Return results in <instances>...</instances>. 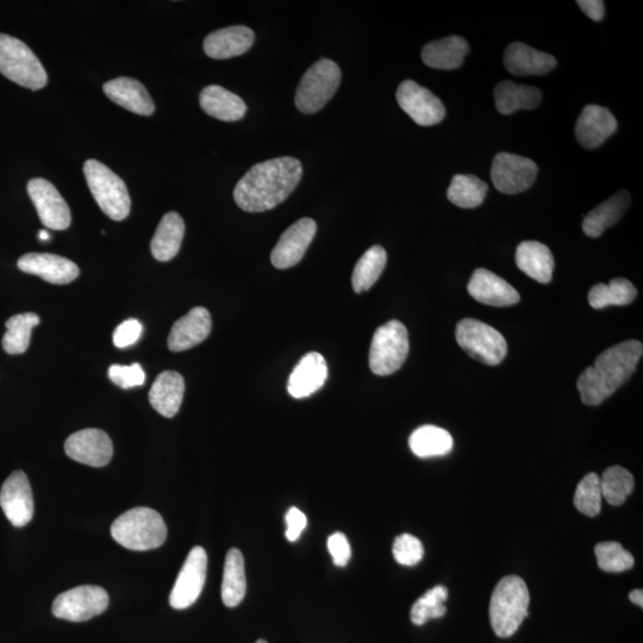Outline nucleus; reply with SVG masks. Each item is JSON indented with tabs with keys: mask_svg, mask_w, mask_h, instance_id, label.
Instances as JSON below:
<instances>
[{
	"mask_svg": "<svg viewBox=\"0 0 643 643\" xmlns=\"http://www.w3.org/2000/svg\"><path fill=\"white\" fill-rule=\"evenodd\" d=\"M40 323V317L33 312L15 315L5 323L6 333L3 337L4 351L10 355H20L28 351L31 332Z\"/></svg>",
	"mask_w": 643,
	"mask_h": 643,
	"instance_id": "nucleus-38",
	"label": "nucleus"
},
{
	"mask_svg": "<svg viewBox=\"0 0 643 643\" xmlns=\"http://www.w3.org/2000/svg\"><path fill=\"white\" fill-rule=\"evenodd\" d=\"M109 378L112 383L127 390L145 384L146 373L137 362L129 366L112 365L109 368Z\"/></svg>",
	"mask_w": 643,
	"mask_h": 643,
	"instance_id": "nucleus-44",
	"label": "nucleus"
},
{
	"mask_svg": "<svg viewBox=\"0 0 643 643\" xmlns=\"http://www.w3.org/2000/svg\"><path fill=\"white\" fill-rule=\"evenodd\" d=\"M0 73L33 91L48 83L47 72L34 52L26 43L6 34H0Z\"/></svg>",
	"mask_w": 643,
	"mask_h": 643,
	"instance_id": "nucleus-5",
	"label": "nucleus"
},
{
	"mask_svg": "<svg viewBox=\"0 0 643 643\" xmlns=\"http://www.w3.org/2000/svg\"><path fill=\"white\" fill-rule=\"evenodd\" d=\"M409 334L404 324L393 320L378 328L370 348L371 371L385 377L401 368L409 354Z\"/></svg>",
	"mask_w": 643,
	"mask_h": 643,
	"instance_id": "nucleus-8",
	"label": "nucleus"
},
{
	"mask_svg": "<svg viewBox=\"0 0 643 643\" xmlns=\"http://www.w3.org/2000/svg\"><path fill=\"white\" fill-rule=\"evenodd\" d=\"M184 393L185 382L180 373L174 371L162 372L156 378L151 392H149V402L161 416L172 418L179 412L181 403H183Z\"/></svg>",
	"mask_w": 643,
	"mask_h": 643,
	"instance_id": "nucleus-27",
	"label": "nucleus"
},
{
	"mask_svg": "<svg viewBox=\"0 0 643 643\" xmlns=\"http://www.w3.org/2000/svg\"><path fill=\"white\" fill-rule=\"evenodd\" d=\"M643 354L642 343L628 340L608 348L580 374L577 387L582 402L598 405L632 378Z\"/></svg>",
	"mask_w": 643,
	"mask_h": 643,
	"instance_id": "nucleus-2",
	"label": "nucleus"
},
{
	"mask_svg": "<svg viewBox=\"0 0 643 643\" xmlns=\"http://www.w3.org/2000/svg\"><path fill=\"white\" fill-rule=\"evenodd\" d=\"M396 97L402 110L407 112L418 126H435V124L442 122L446 116V108L440 98L415 81H403L398 86Z\"/></svg>",
	"mask_w": 643,
	"mask_h": 643,
	"instance_id": "nucleus-12",
	"label": "nucleus"
},
{
	"mask_svg": "<svg viewBox=\"0 0 643 643\" xmlns=\"http://www.w3.org/2000/svg\"><path fill=\"white\" fill-rule=\"evenodd\" d=\"M630 195L627 191L617 192L614 197L608 199L597 208L589 212L584 218L583 230L586 236L599 237L605 230L615 226L621 220L629 208Z\"/></svg>",
	"mask_w": 643,
	"mask_h": 643,
	"instance_id": "nucleus-31",
	"label": "nucleus"
},
{
	"mask_svg": "<svg viewBox=\"0 0 643 643\" xmlns=\"http://www.w3.org/2000/svg\"><path fill=\"white\" fill-rule=\"evenodd\" d=\"M616 130V118L608 109L599 105H588L578 118L576 137L580 146L595 149L607 141Z\"/></svg>",
	"mask_w": 643,
	"mask_h": 643,
	"instance_id": "nucleus-21",
	"label": "nucleus"
},
{
	"mask_svg": "<svg viewBox=\"0 0 643 643\" xmlns=\"http://www.w3.org/2000/svg\"><path fill=\"white\" fill-rule=\"evenodd\" d=\"M84 173L87 185L104 214L114 221L126 220L131 206L126 183L97 160H87Z\"/></svg>",
	"mask_w": 643,
	"mask_h": 643,
	"instance_id": "nucleus-6",
	"label": "nucleus"
},
{
	"mask_svg": "<svg viewBox=\"0 0 643 643\" xmlns=\"http://www.w3.org/2000/svg\"><path fill=\"white\" fill-rule=\"evenodd\" d=\"M28 193L43 226L65 230L71 226V210L56 187L42 178L31 179Z\"/></svg>",
	"mask_w": 643,
	"mask_h": 643,
	"instance_id": "nucleus-14",
	"label": "nucleus"
},
{
	"mask_svg": "<svg viewBox=\"0 0 643 643\" xmlns=\"http://www.w3.org/2000/svg\"><path fill=\"white\" fill-rule=\"evenodd\" d=\"M601 479L597 473H589L580 480L574 495V505L579 513L595 517L602 510Z\"/></svg>",
	"mask_w": 643,
	"mask_h": 643,
	"instance_id": "nucleus-41",
	"label": "nucleus"
},
{
	"mask_svg": "<svg viewBox=\"0 0 643 643\" xmlns=\"http://www.w3.org/2000/svg\"><path fill=\"white\" fill-rule=\"evenodd\" d=\"M504 65L515 76H542L554 70L557 59L522 42H514L504 53Z\"/></svg>",
	"mask_w": 643,
	"mask_h": 643,
	"instance_id": "nucleus-24",
	"label": "nucleus"
},
{
	"mask_svg": "<svg viewBox=\"0 0 643 643\" xmlns=\"http://www.w3.org/2000/svg\"><path fill=\"white\" fill-rule=\"evenodd\" d=\"M208 555L202 547L192 548L179 572L170 596L171 607L177 610L190 608L204 589Z\"/></svg>",
	"mask_w": 643,
	"mask_h": 643,
	"instance_id": "nucleus-13",
	"label": "nucleus"
},
{
	"mask_svg": "<svg viewBox=\"0 0 643 643\" xmlns=\"http://www.w3.org/2000/svg\"><path fill=\"white\" fill-rule=\"evenodd\" d=\"M199 103L206 115L223 122H237L245 117L247 105L242 98L222 86H206L199 96Z\"/></svg>",
	"mask_w": 643,
	"mask_h": 643,
	"instance_id": "nucleus-26",
	"label": "nucleus"
},
{
	"mask_svg": "<svg viewBox=\"0 0 643 643\" xmlns=\"http://www.w3.org/2000/svg\"><path fill=\"white\" fill-rule=\"evenodd\" d=\"M597 564L601 570L610 573H620L634 566V557L621 543L607 541L598 543L595 548Z\"/></svg>",
	"mask_w": 643,
	"mask_h": 643,
	"instance_id": "nucleus-42",
	"label": "nucleus"
},
{
	"mask_svg": "<svg viewBox=\"0 0 643 643\" xmlns=\"http://www.w3.org/2000/svg\"><path fill=\"white\" fill-rule=\"evenodd\" d=\"M105 95L110 101L140 116H151L155 105L151 95L140 81L131 78H117L103 86Z\"/></svg>",
	"mask_w": 643,
	"mask_h": 643,
	"instance_id": "nucleus-25",
	"label": "nucleus"
},
{
	"mask_svg": "<svg viewBox=\"0 0 643 643\" xmlns=\"http://www.w3.org/2000/svg\"><path fill=\"white\" fill-rule=\"evenodd\" d=\"M638 296L635 286L627 279L616 278L609 285L597 284L589 292V304L593 309H604L610 305H628Z\"/></svg>",
	"mask_w": 643,
	"mask_h": 643,
	"instance_id": "nucleus-36",
	"label": "nucleus"
},
{
	"mask_svg": "<svg viewBox=\"0 0 643 643\" xmlns=\"http://www.w3.org/2000/svg\"><path fill=\"white\" fill-rule=\"evenodd\" d=\"M328 378V365L320 353H309L298 362L291 373L287 391L293 398L314 395Z\"/></svg>",
	"mask_w": 643,
	"mask_h": 643,
	"instance_id": "nucleus-23",
	"label": "nucleus"
},
{
	"mask_svg": "<svg viewBox=\"0 0 643 643\" xmlns=\"http://www.w3.org/2000/svg\"><path fill=\"white\" fill-rule=\"evenodd\" d=\"M247 580L245 560L237 548H232L227 554L224 564L222 582V601L228 608H235L246 596Z\"/></svg>",
	"mask_w": 643,
	"mask_h": 643,
	"instance_id": "nucleus-33",
	"label": "nucleus"
},
{
	"mask_svg": "<svg viewBox=\"0 0 643 643\" xmlns=\"http://www.w3.org/2000/svg\"><path fill=\"white\" fill-rule=\"evenodd\" d=\"M495 105L502 115H511L518 110H533L541 103L542 93L533 86L517 85L502 81L495 89Z\"/></svg>",
	"mask_w": 643,
	"mask_h": 643,
	"instance_id": "nucleus-32",
	"label": "nucleus"
},
{
	"mask_svg": "<svg viewBox=\"0 0 643 643\" xmlns=\"http://www.w3.org/2000/svg\"><path fill=\"white\" fill-rule=\"evenodd\" d=\"M255 34L251 28L234 26L214 31L204 40V52L211 59L226 60L245 54L252 48Z\"/></svg>",
	"mask_w": 643,
	"mask_h": 643,
	"instance_id": "nucleus-22",
	"label": "nucleus"
},
{
	"mask_svg": "<svg viewBox=\"0 0 643 643\" xmlns=\"http://www.w3.org/2000/svg\"><path fill=\"white\" fill-rule=\"evenodd\" d=\"M577 4L592 21L601 22L603 20L605 6L602 0H579Z\"/></svg>",
	"mask_w": 643,
	"mask_h": 643,
	"instance_id": "nucleus-48",
	"label": "nucleus"
},
{
	"mask_svg": "<svg viewBox=\"0 0 643 643\" xmlns=\"http://www.w3.org/2000/svg\"><path fill=\"white\" fill-rule=\"evenodd\" d=\"M457 341L473 359L496 366L507 357L508 343L504 336L484 322L465 318L457 327Z\"/></svg>",
	"mask_w": 643,
	"mask_h": 643,
	"instance_id": "nucleus-9",
	"label": "nucleus"
},
{
	"mask_svg": "<svg viewBox=\"0 0 643 643\" xmlns=\"http://www.w3.org/2000/svg\"><path fill=\"white\" fill-rule=\"evenodd\" d=\"M255 643H268V642L265 641V640H259V641L255 642Z\"/></svg>",
	"mask_w": 643,
	"mask_h": 643,
	"instance_id": "nucleus-51",
	"label": "nucleus"
},
{
	"mask_svg": "<svg viewBox=\"0 0 643 643\" xmlns=\"http://www.w3.org/2000/svg\"><path fill=\"white\" fill-rule=\"evenodd\" d=\"M211 315L205 308H195L173 324L168 336V348L172 352H184L208 339L211 332Z\"/></svg>",
	"mask_w": 643,
	"mask_h": 643,
	"instance_id": "nucleus-20",
	"label": "nucleus"
},
{
	"mask_svg": "<svg viewBox=\"0 0 643 643\" xmlns=\"http://www.w3.org/2000/svg\"><path fill=\"white\" fill-rule=\"evenodd\" d=\"M287 523L286 538L291 542H295L302 535L303 530L307 527V516L297 508H291L287 511L285 516Z\"/></svg>",
	"mask_w": 643,
	"mask_h": 643,
	"instance_id": "nucleus-47",
	"label": "nucleus"
},
{
	"mask_svg": "<svg viewBox=\"0 0 643 643\" xmlns=\"http://www.w3.org/2000/svg\"><path fill=\"white\" fill-rule=\"evenodd\" d=\"M302 177V162L291 156L260 162L236 184L235 203L253 214L272 210L286 201Z\"/></svg>",
	"mask_w": 643,
	"mask_h": 643,
	"instance_id": "nucleus-1",
	"label": "nucleus"
},
{
	"mask_svg": "<svg viewBox=\"0 0 643 643\" xmlns=\"http://www.w3.org/2000/svg\"><path fill=\"white\" fill-rule=\"evenodd\" d=\"M185 235V223L177 212H168L156 229L151 243L153 257L160 262L177 257Z\"/></svg>",
	"mask_w": 643,
	"mask_h": 643,
	"instance_id": "nucleus-30",
	"label": "nucleus"
},
{
	"mask_svg": "<svg viewBox=\"0 0 643 643\" xmlns=\"http://www.w3.org/2000/svg\"><path fill=\"white\" fill-rule=\"evenodd\" d=\"M341 70L336 62L321 59L305 72L298 85L295 103L303 114H316L328 104L341 84Z\"/></svg>",
	"mask_w": 643,
	"mask_h": 643,
	"instance_id": "nucleus-7",
	"label": "nucleus"
},
{
	"mask_svg": "<svg viewBox=\"0 0 643 643\" xmlns=\"http://www.w3.org/2000/svg\"><path fill=\"white\" fill-rule=\"evenodd\" d=\"M409 445L416 457L426 459L443 457L451 453L454 442L447 430L435 426H423L411 434Z\"/></svg>",
	"mask_w": 643,
	"mask_h": 643,
	"instance_id": "nucleus-34",
	"label": "nucleus"
},
{
	"mask_svg": "<svg viewBox=\"0 0 643 643\" xmlns=\"http://www.w3.org/2000/svg\"><path fill=\"white\" fill-rule=\"evenodd\" d=\"M468 52L470 47L463 37L449 36L424 46L422 60L435 70L452 71L464 64Z\"/></svg>",
	"mask_w": 643,
	"mask_h": 643,
	"instance_id": "nucleus-28",
	"label": "nucleus"
},
{
	"mask_svg": "<svg viewBox=\"0 0 643 643\" xmlns=\"http://www.w3.org/2000/svg\"><path fill=\"white\" fill-rule=\"evenodd\" d=\"M629 599L634 604L639 605L640 608H643V592L640 589H636L629 593Z\"/></svg>",
	"mask_w": 643,
	"mask_h": 643,
	"instance_id": "nucleus-49",
	"label": "nucleus"
},
{
	"mask_svg": "<svg viewBox=\"0 0 643 643\" xmlns=\"http://www.w3.org/2000/svg\"><path fill=\"white\" fill-rule=\"evenodd\" d=\"M467 290L477 302L491 307H511L521 299L513 286L485 268L474 271Z\"/></svg>",
	"mask_w": 643,
	"mask_h": 643,
	"instance_id": "nucleus-19",
	"label": "nucleus"
},
{
	"mask_svg": "<svg viewBox=\"0 0 643 643\" xmlns=\"http://www.w3.org/2000/svg\"><path fill=\"white\" fill-rule=\"evenodd\" d=\"M448 599V590L445 586L438 585L430 589L417 599L411 608V621L416 626H423L433 618H441L446 615L445 602Z\"/></svg>",
	"mask_w": 643,
	"mask_h": 643,
	"instance_id": "nucleus-40",
	"label": "nucleus"
},
{
	"mask_svg": "<svg viewBox=\"0 0 643 643\" xmlns=\"http://www.w3.org/2000/svg\"><path fill=\"white\" fill-rule=\"evenodd\" d=\"M39 239L41 241H48L51 240V235H49L46 230H41V232L39 233Z\"/></svg>",
	"mask_w": 643,
	"mask_h": 643,
	"instance_id": "nucleus-50",
	"label": "nucleus"
},
{
	"mask_svg": "<svg viewBox=\"0 0 643 643\" xmlns=\"http://www.w3.org/2000/svg\"><path fill=\"white\" fill-rule=\"evenodd\" d=\"M516 264L538 283L548 284L553 278L554 258L551 249L538 241L522 242L517 247Z\"/></svg>",
	"mask_w": 643,
	"mask_h": 643,
	"instance_id": "nucleus-29",
	"label": "nucleus"
},
{
	"mask_svg": "<svg viewBox=\"0 0 643 643\" xmlns=\"http://www.w3.org/2000/svg\"><path fill=\"white\" fill-rule=\"evenodd\" d=\"M317 232L312 218H302L285 230L271 254L272 265L278 270L296 266L304 258Z\"/></svg>",
	"mask_w": 643,
	"mask_h": 643,
	"instance_id": "nucleus-16",
	"label": "nucleus"
},
{
	"mask_svg": "<svg viewBox=\"0 0 643 643\" xmlns=\"http://www.w3.org/2000/svg\"><path fill=\"white\" fill-rule=\"evenodd\" d=\"M328 549L336 566L345 567L352 558L351 545H349L347 536L343 533H335L330 536Z\"/></svg>",
	"mask_w": 643,
	"mask_h": 643,
	"instance_id": "nucleus-46",
	"label": "nucleus"
},
{
	"mask_svg": "<svg viewBox=\"0 0 643 643\" xmlns=\"http://www.w3.org/2000/svg\"><path fill=\"white\" fill-rule=\"evenodd\" d=\"M109 607V595L95 585L78 586L62 592L53 603V615L61 620L85 622L104 613Z\"/></svg>",
	"mask_w": 643,
	"mask_h": 643,
	"instance_id": "nucleus-10",
	"label": "nucleus"
},
{
	"mask_svg": "<svg viewBox=\"0 0 643 643\" xmlns=\"http://www.w3.org/2000/svg\"><path fill=\"white\" fill-rule=\"evenodd\" d=\"M387 262V254L382 246H373L362 255L354 267L352 276L353 290L362 293L370 290L382 276Z\"/></svg>",
	"mask_w": 643,
	"mask_h": 643,
	"instance_id": "nucleus-35",
	"label": "nucleus"
},
{
	"mask_svg": "<svg viewBox=\"0 0 643 643\" xmlns=\"http://www.w3.org/2000/svg\"><path fill=\"white\" fill-rule=\"evenodd\" d=\"M602 495L611 505H622L634 490V477L626 468L621 466L609 467L602 474Z\"/></svg>",
	"mask_w": 643,
	"mask_h": 643,
	"instance_id": "nucleus-39",
	"label": "nucleus"
},
{
	"mask_svg": "<svg viewBox=\"0 0 643 643\" xmlns=\"http://www.w3.org/2000/svg\"><path fill=\"white\" fill-rule=\"evenodd\" d=\"M392 553L398 564L415 566L422 560L424 548L414 535L402 534L393 543Z\"/></svg>",
	"mask_w": 643,
	"mask_h": 643,
	"instance_id": "nucleus-43",
	"label": "nucleus"
},
{
	"mask_svg": "<svg viewBox=\"0 0 643 643\" xmlns=\"http://www.w3.org/2000/svg\"><path fill=\"white\" fill-rule=\"evenodd\" d=\"M489 186L476 176L458 174L447 191L449 202L463 209L477 208L485 201Z\"/></svg>",
	"mask_w": 643,
	"mask_h": 643,
	"instance_id": "nucleus-37",
	"label": "nucleus"
},
{
	"mask_svg": "<svg viewBox=\"0 0 643 643\" xmlns=\"http://www.w3.org/2000/svg\"><path fill=\"white\" fill-rule=\"evenodd\" d=\"M141 334L142 324L134 320V318H130V320L124 321L116 328L114 345L121 349L133 346L134 343L139 341Z\"/></svg>",
	"mask_w": 643,
	"mask_h": 643,
	"instance_id": "nucleus-45",
	"label": "nucleus"
},
{
	"mask_svg": "<svg viewBox=\"0 0 643 643\" xmlns=\"http://www.w3.org/2000/svg\"><path fill=\"white\" fill-rule=\"evenodd\" d=\"M65 452L77 463L104 467L110 463L114 447L103 430L90 428L72 434L65 442Z\"/></svg>",
	"mask_w": 643,
	"mask_h": 643,
	"instance_id": "nucleus-17",
	"label": "nucleus"
},
{
	"mask_svg": "<svg viewBox=\"0 0 643 643\" xmlns=\"http://www.w3.org/2000/svg\"><path fill=\"white\" fill-rule=\"evenodd\" d=\"M0 507L12 526L26 527L34 517V498L27 474L11 473L0 490Z\"/></svg>",
	"mask_w": 643,
	"mask_h": 643,
	"instance_id": "nucleus-15",
	"label": "nucleus"
},
{
	"mask_svg": "<svg viewBox=\"0 0 643 643\" xmlns=\"http://www.w3.org/2000/svg\"><path fill=\"white\" fill-rule=\"evenodd\" d=\"M112 538L130 551H151L164 545L167 527L164 518L146 507L134 508L112 523Z\"/></svg>",
	"mask_w": 643,
	"mask_h": 643,
	"instance_id": "nucleus-4",
	"label": "nucleus"
},
{
	"mask_svg": "<svg viewBox=\"0 0 643 643\" xmlns=\"http://www.w3.org/2000/svg\"><path fill=\"white\" fill-rule=\"evenodd\" d=\"M529 590L521 577L509 576L493 590L490 603V621L493 632L499 638L508 639L521 627L528 617Z\"/></svg>",
	"mask_w": 643,
	"mask_h": 643,
	"instance_id": "nucleus-3",
	"label": "nucleus"
},
{
	"mask_svg": "<svg viewBox=\"0 0 643 643\" xmlns=\"http://www.w3.org/2000/svg\"><path fill=\"white\" fill-rule=\"evenodd\" d=\"M538 165L523 156L499 153L492 162L491 179L499 192L517 195L530 189L538 177Z\"/></svg>",
	"mask_w": 643,
	"mask_h": 643,
	"instance_id": "nucleus-11",
	"label": "nucleus"
},
{
	"mask_svg": "<svg viewBox=\"0 0 643 643\" xmlns=\"http://www.w3.org/2000/svg\"><path fill=\"white\" fill-rule=\"evenodd\" d=\"M18 268L55 285H66L79 277V267L73 261L49 253H29L18 260Z\"/></svg>",
	"mask_w": 643,
	"mask_h": 643,
	"instance_id": "nucleus-18",
	"label": "nucleus"
}]
</instances>
